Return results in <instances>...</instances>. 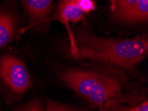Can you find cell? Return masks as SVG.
Wrapping results in <instances>:
<instances>
[{
	"label": "cell",
	"mask_w": 148,
	"mask_h": 111,
	"mask_svg": "<svg viewBox=\"0 0 148 111\" xmlns=\"http://www.w3.org/2000/svg\"><path fill=\"white\" fill-rule=\"evenodd\" d=\"M114 0H111V10L112 11L114 10Z\"/></svg>",
	"instance_id": "13"
},
{
	"label": "cell",
	"mask_w": 148,
	"mask_h": 111,
	"mask_svg": "<svg viewBox=\"0 0 148 111\" xmlns=\"http://www.w3.org/2000/svg\"><path fill=\"white\" fill-rule=\"evenodd\" d=\"M54 0H21L31 26H39L47 19Z\"/></svg>",
	"instance_id": "6"
},
{
	"label": "cell",
	"mask_w": 148,
	"mask_h": 111,
	"mask_svg": "<svg viewBox=\"0 0 148 111\" xmlns=\"http://www.w3.org/2000/svg\"><path fill=\"white\" fill-rule=\"evenodd\" d=\"M73 36L77 47L75 59H86L132 69L148 53V40L145 37L108 39L81 32Z\"/></svg>",
	"instance_id": "1"
},
{
	"label": "cell",
	"mask_w": 148,
	"mask_h": 111,
	"mask_svg": "<svg viewBox=\"0 0 148 111\" xmlns=\"http://www.w3.org/2000/svg\"><path fill=\"white\" fill-rule=\"evenodd\" d=\"M99 108V111H130V108L125 106L116 99L107 101Z\"/></svg>",
	"instance_id": "8"
},
{
	"label": "cell",
	"mask_w": 148,
	"mask_h": 111,
	"mask_svg": "<svg viewBox=\"0 0 148 111\" xmlns=\"http://www.w3.org/2000/svg\"><path fill=\"white\" fill-rule=\"evenodd\" d=\"M0 77L16 94H23L31 85L25 65L13 55H5L0 59Z\"/></svg>",
	"instance_id": "3"
},
{
	"label": "cell",
	"mask_w": 148,
	"mask_h": 111,
	"mask_svg": "<svg viewBox=\"0 0 148 111\" xmlns=\"http://www.w3.org/2000/svg\"><path fill=\"white\" fill-rule=\"evenodd\" d=\"M78 1V0H60L55 15V19L61 22L68 30L71 43V53L73 57L77 53V47L75 45L73 33L71 31L69 24L70 22L86 21L84 13L80 10Z\"/></svg>",
	"instance_id": "5"
},
{
	"label": "cell",
	"mask_w": 148,
	"mask_h": 111,
	"mask_svg": "<svg viewBox=\"0 0 148 111\" xmlns=\"http://www.w3.org/2000/svg\"><path fill=\"white\" fill-rule=\"evenodd\" d=\"M15 31L14 18L8 13H0V49L12 41Z\"/></svg>",
	"instance_id": "7"
},
{
	"label": "cell",
	"mask_w": 148,
	"mask_h": 111,
	"mask_svg": "<svg viewBox=\"0 0 148 111\" xmlns=\"http://www.w3.org/2000/svg\"><path fill=\"white\" fill-rule=\"evenodd\" d=\"M78 7L83 13H88L95 10V3L92 0H78Z\"/></svg>",
	"instance_id": "11"
},
{
	"label": "cell",
	"mask_w": 148,
	"mask_h": 111,
	"mask_svg": "<svg viewBox=\"0 0 148 111\" xmlns=\"http://www.w3.org/2000/svg\"><path fill=\"white\" fill-rule=\"evenodd\" d=\"M46 111H88L82 108L74 107L54 101H49L47 103Z\"/></svg>",
	"instance_id": "9"
},
{
	"label": "cell",
	"mask_w": 148,
	"mask_h": 111,
	"mask_svg": "<svg viewBox=\"0 0 148 111\" xmlns=\"http://www.w3.org/2000/svg\"><path fill=\"white\" fill-rule=\"evenodd\" d=\"M15 111H46L39 99H34L20 106Z\"/></svg>",
	"instance_id": "10"
},
{
	"label": "cell",
	"mask_w": 148,
	"mask_h": 111,
	"mask_svg": "<svg viewBox=\"0 0 148 111\" xmlns=\"http://www.w3.org/2000/svg\"><path fill=\"white\" fill-rule=\"evenodd\" d=\"M130 111H148V102L147 100L143 101L140 105L130 108Z\"/></svg>",
	"instance_id": "12"
},
{
	"label": "cell",
	"mask_w": 148,
	"mask_h": 111,
	"mask_svg": "<svg viewBox=\"0 0 148 111\" xmlns=\"http://www.w3.org/2000/svg\"><path fill=\"white\" fill-rule=\"evenodd\" d=\"M63 82L76 93L100 108L107 101H120L122 85L117 79L99 72L69 69L59 74Z\"/></svg>",
	"instance_id": "2"
},
{
	"label": "cell",
	"mask_w": 148,
	"mask_h": 111,
	"mask_svg": "<svg viewBox=\"0 0 148 111\" xmlns=\"http://www.w3.org/2000/svg\"><path fill=\"white\" fill-rule=\"evenodd\" d=\"M113 16L127 23L144 22L148 19V0H114Z\"/></svg>",
	"instance_id": "4"
}]
</instances>
